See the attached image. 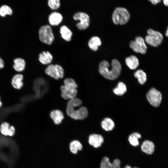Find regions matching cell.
Returning a JSON list of instances; mask_svg holds the SVG:
<instances>
[{
	"label": "cell",
	"instance_id": "obj_1",
	"mask_svg": "<svg viewBox=\"0 0 168 168\" xmlns=\"http://www.w3.org/2000/svg\"><path fill=\"white\" fill-rule=\"evenodd\" d=\"M121 66L119 62L116 59L113 60L110 65L109 62L103 60L100 63L99 67L100 73L105 78L114 80L120 74Z\"/></svg>",
	"mask_w": 168,
	"mask_h": 168
},
{
	"label": "cell",
	"instance_id": "obj_2",
	"mask_svg": "<svg viewBox=\"0 0 168 168\" xmlns=\"http://www.w3.org/2000/svg\"><path fill=\"white\" fill-rule=\"evenodd\" d=\"M63 83L64 85L60 87L62 97L66 100L76 97L78 86L75 81L72 78H68L64 79Z\"/></svg>",
	"mask_w": 168,
	"mask_h": 168
},
{
	"label": "cell",
	"instance_id": "obj_3",
	"mask_svg": "<svg viewBox=\"0 0 168 168\" xmlns=\"http://www.w3.org/2000/svg\"><path fill=\"white\" fill-rule=\"evenodd\" d=\"M130 17V15L128 11L122 7L116 8L112 15L113 21L116 25L126 24L128 21Z\"/></svg>",
	"mask_w": 168,
	"mask_h": 168
},
{
	"label": "cell",
	"instance_id": "obj_4",
	"mask_svg": "<svg viewBox=\"0 0 168 168\" xmlns=\"http://www.w3.org/2000/svg\"><path fill=\"white\" fill-rule=\"evenodd\" d=\"M38 34L39 39L43 43L50 45L54 41V35L50 25H46L41 26L38 31Z\"/></svg>",
	"mask_w": 168,
	"mask_h": 168
},
{
	"label": "cell",
	"instance_id": "obj_5",
	"mask_svg": "<svg viewBox=\"0 0 168 168\" xmlns=\"http://www.w3.org/2000/svg\"><path fill=\"white\" fill-rule=\"evenodd\" d=\"M148 35L145 38V41L146 43L153 47L160 45L163 40V36L160 32L152 29H149L147 31Z\"/></svg>",
	"mask_w": 168,
	"mask_h": 168
},
{
	"label": "cell",
	"instance_id": "obj_6",
	"mask_svg": "<svg viewBox=\"0 0 168 168\" xmlns=\"http://www.w3.org/2000/svg\"><path fill=\"white\" fill-rule=\"evenodd\" d=\"M76 108L67 106L66 112L68 116L76 120H82L88 116V111L86 108L82 106L78 109Z\"/></svg>",
	"mask_w": 168,
	"mask_h": 168
},
{
	"label": "cell",
	"instance_id": "obj_7",
	"mask_svg": "<svg viewBox=\"0 0 168 168\" xmlns=\"http://www.w3.org/2000/svg\"><path fill=\"white\" fill-rule=\"evenodd\" d=\"M73 18L75 21H79L76 24V27L79 30H84L89 27L90 18L86 13L83 12H77L74 14Z\"/></svg>",
	"mask_w": 168,
	"mask_h": 168
},
{
	"label": "cell",
	"instance_id": "obj_8",
	"mask_svg": "<svg viewBox=\"0 0 168 168\" xmlns=\"http://www.w3.org/2000/svg\"><path fill=\"white\" fill-rule=\"evenodd\" d=\"M146 96L149 103L154 107H158L161 102L162 94L155 88H152L150 89L147 92Z\"/></svg>",
	"mask_w": 168,
	"mask_h": 168
},
{
	"label": "cell",
	"instance_id": "obj_9",
	"mask_svg": "<svg viewBox=\"0 0 168 168\" xmlns=\"http://www.w3.org/2000/svg\"><path fill=\"white\" fill-rule=\"evenodd\" d=\"M129 46L130 48L136 53L142 54H145L146 53L147 47L144 39L141 37L137 36L134 40L131 41Z\"/></svg>",
	"mask_w": 168,
	"mask_h": 168
},
{
	"label": "cell",
	"instance_id": "obj_10",
	"mask_svg": "<svg viewBox=\"0 0 168 168\" xmlns=\"http://www.w3.org/2000/svg\"><path fill=\"white\" fill-rule=\"evenodd\" d=\"M15 127L7 122H3L0 124V132L5 136L12 137L15 133Z\"/></svg>",
	"mask_w": 168,
	"mask_h": 168
},
{
	"label": "cell",
	"instance_id": "obj_11",
	"mask_svg": "<svg viewBox=\"0 0 168 168\" xmlns=\"http://www.w3.org/2000/svg\"><path fill=\"white\" fill-rule=\"evenodd\" d=\"M121 162L118 159L114 160L112 162L107 156L103 157L100 162V168H121Z\"/></svg>",
	"mask_w": 168,
	"mask_h": 168
},
{
	"label": "cell",
	"instance_id": "obj_12",
	"mask_svg": "<svg viewBox=\"0 0 168 168\" xmlns=\"http://www.w3.org/2000/svg\"><path fill=\"white\" fill-rule=\"evenodd\" d=\"M104 141L103 136L100 134H93L90 135L88 137L89 144L95 148L100 147Z\"/></svg>",
	"mask_w": 168,
	"mask_h": 168
},
{
	"label": "cell",
	"instance_id": "obj_13",
	"mask_svg": "<svg viewBox=\"0 0 168 168\" xmlns=\"http://www.w3.org/2000/svg\"><path fill=\"white\" fill-rule=\"evenodd\" d=\"M24 76L20 72L14 75L11 80V84L12 87L16 89L20 90L23 86Z\"/></svg>",
	"mask_w": 168,
	"mask_h": 168
},
{
	"label": "cell",
	"instance_id": "obj_14",
	"mask_svg": "<svg viewBox=\"0 0 168 168\" xmlns=\"http://www.w3.org/2000/svg\"><path fill=\"white\" fill-rule=\"evenodd\" d=\"M63 20V16L60 13L54 12L51 13L48 17V21L51 26H57L60 24Z\"/></svg>",
	"mask_w": 168,
	"mask_h": 168
},
{
	"label": "cell",
	"instance_id": "obj_15",
	"mask_svg": "<svg viewBox=\"0 0 168 168\" xmlns=\"http://www.w3.org/2000/svg\"><path fill=\"white\" fill-rule=\"evenodd\" d=\"M141 148L143 152L148 155H152L155 151V146L152 141L146 140L142 142Z\"/></svg>",
	"mask_w": 168,
	"mask_h": 168
},
{
	"label": "cell",
	"instance_id": "obj_16",
	"mask_svg": "<svg viewBox=\"0 0 168 168\" xmlns=\"http://www.w3.org/2000/svg\"><path fill=\"white\" fill-rule=\"evenodd\" d=\"M83 146L81 142L77 140H74L71 141L69 145V149L70 153L76 155L78 154L79 152L82 151Z\"/></svg>",
	"mask_w": 168,
	"mask_h": 168
},
{
	"label": "cell",
	"instance_id": "obj_17",
	"mask_svg": "<svg viewBox=\"0 0 168 168\" xmlns=\"http://www.w3.org/2000/svg\"><path fill=\"white\" fill-rule=\"evenodd\" d=\"M53 56L48 51H43L39 55L38 60L39 62L44 65H49L52 62Z\"/></svg>",
	"mask_w": 168,
	"mask_h": 168
},
{
	"label": "cell",
	"instance_id": "obj_18",
	"mask_svg": "<svg viewBox=\"0 0 168 168\" xmlns=\"http://www.w3.org/2000/svg\"><path fill=\"white\" fill-rule=\"evenodd\" d=\"M13 68L16 71L21 72L25 70L26 63L24 59L21 58H16L13 60Z\"/></svg>",
	"mask_w": 168,
	"mask_h": 168
},
{
	"label": "cell",
	"instance_id": "obj_19",
	"mask_svg": "<svg viewBox=\"0 0 168 168\" xmlns=\"http://www.w3.org/2000/svg\"><path fill=\"white\" fill-rule=\"evenodd\" d=\"M60 33L62 38L66 41H70L72 39V31L65 25H63L60 28Z\"/></svg>",
	"mask_w": 168,
	"mask_h": 168
},
{
	"label": "cell",
	"instance_id": "obj_20",
	"mask_svg": "<svg viewBox=\"0 0 168 168\" xmlns=\"http://www.w3.org/2000/svg\"><path fill=\"white\" fill-rule=\"evenodd\" d=\"M50 117L56 124H60L64 118L62 112L57 110L51 111L50 113Z\"/></svg>",
	"mask_w": 168,
	"mask_h": 168
},
{
	"label": "cell",
	"instance_id": "obj_21",
	"mask_svg": "<svg viewBox=\"0 0 168 168\" xmlns=\"http://www.w3.org/2000/svg\"><path fill=\"white\" fill-rule=\"evenodd\" d=\"M125 61L127 65L132 70L136 69L139 64L138 59L134 55H131L127 57L126 58Z\"/></svg>",
	"mask_w": 168,
	"mask_h": 168
},
{
	"label": "cell",
	"instance_id": "obj_22",
	"mask_svg": "<svg viewBox=\"0 0 168 168\" xmlns=\"http://www.w3.org/2000/svg\"><path fill=\"white\" fill-rule=\"evenodd\" d=\"M101 42L100 38L96 36H94L90 38L88 42L89 47L94 51H97L98 47L100 46Z\"/></svg>",
	"mask_w": 168,
	"mask_h": 168
},
{
	"label": "cell",
	"instance_id": "obj_23",
	"mask_svg": "<svg viewBox=\"0 0 168 168\" xmlns=\"http://www.w3.org/2000/svg\"><path fill=\"white\" fill-rule=\"evenodd\" d=\"M102 128L106 131L112 130L114 127V123L113 120L110 118H105L101 123Z\"/></svg>",
	"mask_w": 168,
	"mask_h": 168
},
{
	"label": "cell",
	"instance_id": "obj_24",
	"mask_svg": "<svg viewBox=\"0 0 168 168\" xmlns=\"http://www.w3.org/2000/svg\"><path fill=\"white\" fill-rule=\"evenodd\" d=\"M45 72L46 74L56 80L59 79L55 65L49 64L46 68Z\"/></svg>",
	"mask_w": 168,
	"mask_h": 168
},
{
	"label": "cell",
	"instance_id": "obj_25",
	"mask_svg": "<svg viewBox=\"0 0 168 168\" xmlns=\"http://www.w3.org/2000/svg\"><path fill=\"white\" fill-rule=\"evenodd\" d=\"M141 137L139 133L135 132L131 134L128 138V140L130 144L132 146L137 147L139 145L138 139Z\"/></svg>",
	"mask_w": 168,
	"mask_h": 168
},
{
	"label": "cell",
	"instance_id": "obj_26",
	"mask_svg": "<svg viewBox=\"0 0 168 168\" xmlns=\"http://www.w3.org/2000/svg\"><path fill=\"white\" fill-rule=\"evenodd\" d=\"M126 91V86L122 82H119L117 86L113 90V91L115 94L119 96L123 95Z\"/></svg>",
	"mask_w": 168,
	"mask_h": 168
},
{
	"label": "cell",
	"instance_id": "obj_27",
	"mask_svg": "<svg viewBox=\"0 0 168 168\" xmlns=\"http://www.w3.org/2000/svg\"><path fill=\"white\" fill-rule=\"evenodd\" d=\"M134 76L138 79L141 84H144L147 81L146 74L142 70L139 69L136 71L134 73Z\"/></svg>",
	"mask_w": 168,
	"mask_h": 168
},
{
	"label": "cell",
	"instance_id": "obj_28",
	"mask_svg": "<svg viewBox=\"0 0 168 168\" xmlns=\"http://www.w3.org/2000/svg\"><path fill=\"white\" fill-rule=\"evenodd\" d=\"M13 14L12 9L9 6L4 5L0 7V16L5 17L7 15L12 16Z\"/></svg>",
	"mask_w": 168,
	"mask_h": 168
},
{
	"label": "cell",
	"instance_id": "obj_29",
	"mask_svg": "<svg viewBox=\"0 0 168 168\" xmlns=\"http://www.w3.org/2000/svg\"><path fill=\"white\" fill-rule=\"evenodd\" d=\"M47 4L49 7L52 10H56L60 7V0H47Z\"/></svg>",
	"mask_w": 168,
	"mask_h": 168
},
{
	"label": "cell",
	"instance_id": "obj_30",
	"mask_svg": "<svg viewBox=\"0 0 168 168\" xmlns=\"http://www.w3.org/2000/svg\"><path fill=\"white\" fill-rule=\"evenodd\" d=\"M82 104V102L81 100L75 97L69 100L67 103V106L76 108L80 106Z\"/></svg>",
	"mask_w": 168,
	"mask_h": 168
},
{
	"label": "cell",
	"instance_id": "obj_31",
	"mask_svg": "<svg viewBox=\"0 0 168 168\" xmlns=\"http://www.w3.org/2000/svg\"><path fill=\"white\" fill-rule=\"evenodd\" d=\"M59 78H63L64 77V71L63 68L60 65H54Z\"/></svg>",
	"mask_w": 168,
	"mask_h": 168
},
{
	"label": "cell",
	"instance_id": "obj_32",
	"mask_svg": "<svg viewBox=\"0 0 168 168\" xmlns=\"http://www.w3.org/2000/svg\"><path fill=\"white\" fill-rule=\"evenodd\" d=\"M4 65V62L3 60L0 57V70L3 68Z\"/></svg>",
	"mask_w": 168,
	"mask_h": 168
},
{
	"label": "cell",
	"instance_id": "obj_33",
	"mask_svg": "<svg viewBox=\"0 0 168 168\" xmlns=\"http://www.w3.org/2000/svg\"><path fill=\"white\" fill-rule=\"evenodd\" d=\"M149 1L154 5L157 4L161 2V0H149Z\"/></svg>",
	"mask_w": 168,
	"mask_h": 168
},
{
	"label": "cell",
	"instance_id": "obj_34",
	"mask_svg": "<svg viewBox=\"0 0 168 168\" xmlns=\"http://www.w3.org/2000/svg\"><path fill=\"white\" fill-rule=\"evenodd\" d=\"M163 1L164 4L166 6H168V0H163Z\"/></svg>",
	"mask_w": 168,
	"mask_h": 168
},
{
	"label": "cell",
	"instance_id": "obj_35",
	"mask_svg": "<svg viewBox=\"0 0 168 168\" xmlns=\"http://www.w3.org/2000/svg\"><path fill=\"white\" fill-rule=\"evenodd\" d=\"M124 168H138L137 167H132L129 165H126Z\"/></svg>",
	"mask_w": 168,
	"mask_h": 168
},
{
	"label": "cell",
	"instance_id": "obj_36",
	"mask_svg": "<svg viewBox=\"0 0 168 168\" xmlns=\"http://www.w3.org/2000/svg\"><path fill=\"white\" fill-rule=\"evenodd\" d=\"M2 102L1 101V97L0 96V108L2 106Z\"/></svg>",
	"mask_w": 168,
	"mask_h": 168
},
{
	"label": "cell",
	"instance_id": "obj_37",
	"mask_svg": "<svg viewBox=\"0 0 168 168\" xmlns=\"http://www.w3.org/2000/svg\"><path fill=\"white\" fill-rule=\"evenodd\" d=\"M166 36L168 37V27L166 33Z\"/></svg>",
	"mask_w": 168,
	"mask_h": 168
}]
</instances>
